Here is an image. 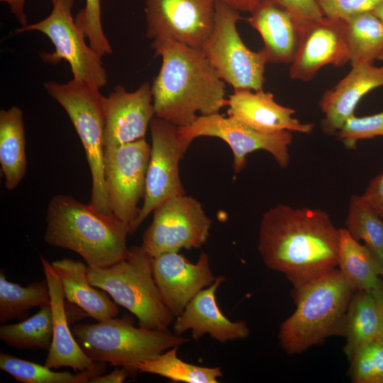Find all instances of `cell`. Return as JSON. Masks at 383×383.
Instances as JSON below:
<instances>
[{
  "instance_id": "obj_20",
  "label": "cell",
  "mask_w": 383,
  "mask_h": 383,
  "mask_svg": "<svg viewBox=\"0 0 383 383\" xmlns=\"http://www.w3.org/2000/svg\"><path fill=\"white\" fill-rule=\"evenodd\" d=\"M48 282L52 312V338L45 365L50 369L70 367L75 372L106 369L105 362H94L82 350L68 326L60 279L45 258L40 256Z\"/></svg>"
},
{
  "instance_id": "obj_12",
  "label": "cell",
  "mask_w": 383,
  "mask_h": 383,
  "mask_svg": "<svg viewBox=\"0 0 383 383\" xmlns=\"http://www.w3.org/2000/svg\"><path fill=\"white\" fill-rule=\"evenodd\" d=\"M177 132L188 148L195 138L201 136L216 137L226 142L233 154L235 174L245 169L247 155L259 150L270 153L282 168L287 167L290 162L289 146L292 133L289 131L261 133L234 118L216 113L199 115L191 124L177 127Z\"/></svg>"
},
{
  "instance_id": "obj_6",
  "label": "cell",
  "mask_w": 383,
  "mask_h": 383,
  "mask_svg": "<svg viewBox=\"0 0 383 383\" xmlns=\"http://www.w3.org/2000/svg\"><path fill=\"white\" fill-rule=\"evenodd\" d=\"M152 257L140 246L129 248L128 255L108 266H88L90 283L108 293L115 303L138 318L148 329L168 328L175 316L164 303L155 283Z\"/></svg>"
},
{
  "instance_id": "obj_2",
  "label": "cell",
  "mask_w": 383,
  "mask_h": 383,
  "mask_svg": "<svg viewBox=\"0 0 383 383\" xmlns=\"http://www.w3.org/2000/svg\"><path fill=\"white\" fill-rule=\"evenodd\" d=\"M151 47L162 59L151 85L155 117L186 126L196 113H216L228 105L226 82L201 50L163 38L153 40Z\"/></svg>"
},
{
  "instance_id": "obj_11",
  "label": "cell",
  "mask_w": 383,
  "mask_h": 383,
  "mask_svg": "<svg viewBox=\"0 0 383 383\" xmlns=\"http://www.w3.org/2000/svg\"><path fill=\"white\" fill-rule=\"evenodd\" d=\"M150 145L145 138L105 147L104 174L111 213L131 234L145 193Z\"/></svg>"
},
{
  "instance_id": "obj_29",
  "label": "cell",
  "mask_w": 383,
  "mask_h": 383,
  "mask_svg": "<svg viewBox=\"0 0 383 383\" xmlns=\"http://www.w3.org/2000/svg\"><path fill=\"white\" fill-rule=\"evenodd\" d=\"M346 230L357 240H362L374 260L383 269V220L372 209L363 195L350 197Z\"/></svg>"
},
{
  "instance_id": "obj_21",
  "label": "cell",
  "mask_w": 383,
  "mask_h": 383,
  "mask_svg": "<svg viewBox=\"0 0 383 383\" xmlns=\"http://www.w3.org/2000/svg\"><path fill=\"white\" fill-rule=\"evenodd\" d=\"M383 87V66L359 64L322 96L319 105L324 118L321 126L327 135H336L353 115L360 99L371 90Z\"/></svg>"
},
{
  "instance_id": "obj_32",
  "label": "cell",
  "mask_w": 383,
  "mask_h": 383,
  "mask_svg": "<svg viewBox=\"0 0 383 383\" xmlns=\"http://www.w3.org/2000/svg\"><path fill=\"white\" fill-rule=\"evenodd\" d=\"M0 369L21 383H85L99 374L105 369L93 371L54 372L45 365L25 360L9 354L0 353Z\"/></svg>"
},
{
  "instance_id": "obj_24",
  "label": "cell",
  "mask_w": 383,
  "mask_h": 383,
  "mask_svg": "<svg viewBox=\"0 0 383 383\" xmlns=\"http://www.w3.org/2000/svg\"><path fill=\"white\" fill-rule=\"evenodd\" d=\"M0 165L6 189H16L27 168L23 112L16 106L0 111Z\"/></svg>"
},
{
  "instance_id": "obj_14",
  "label": "cell",
  "mask_w": 383,
  "mask_h": 383,
  "mask_svg": "<svg viewBox=\"0 0 383 383\" xmlns=\"http://www.w3.org/2000/svg\"><path fill=\"white\" fill-rule=\"evenodd\" d=\"M146 37L201 50L214 24V0H145Z\"/></svg>"
},
{
  "instance_id": "obj_22",
  "label": "cell",
  "mask_w": 383,
  "mask_h": 383,
  "mask_svg": "<svg viewBox=\"0 0 383 383\" xmlns=\"http://www.w3.org/2000/svg\"><path fill=\"white\" fill-rule=\"evenodd\" d=\"M261 35V50L267 63H292L298 45L299 30L291 14L284 9L261 2L245 19Z\"/></svg>"
},
{
  "instance_id": "obj_10",
  "label": "cell",
  "mask_w": 383,
  "mask_h": 383,
  "mask_svg": "<svg viewBox=\"0 0 383 383\" xmlns=\"http://www.w3.org/2000/svg\"><path fill=\"white\" fill-rule=\"evenodd\" d=\"M152 213L141 245L152 257L183 248H199L209 238L211 219L201 204L186 194L167 199Z\"/></svg>"
},
{
  "instance_id": "obj_40",
  "label": "cell",
  "mask_w": 383,
  "mask_h": 383,
  "mask_svg": "<svg viewBox=\"0 0 383 383\" xmlns=\"http://www.w3.org/2000/svg\"><path fill=\"white\" fill-rule=\"evenodd\" d=\"M50 1L52 4L57 1V0ZM0 1L9 6L12 13L16 16L21 26L28 24L26 16L23 11L26 0H0Z\"/></svg>"
},
{
  "instance_id": "obj_13",
  "label": "cell",
  "mask_w": 383,
  "mask_h": 383,
  "mask_svg": "<svg viewBox=\"0 0 383 383\" xmlns=\"http://www.w3.org/2000/svg\"><path fill=\"white\" fill-rule=\"evenodd\" d=\"M150 156L145 193L131 234L157 206L167 199L185 194L179 177V162L189 148L179 138L177 127L154 117L150 124Z\"/></svg>"
},
{
  "instance_id": "obj_3",
  "label": "cell",
  "mask_w": 383,
  "mask_h": 383,
  "mask_svg": "<svg viewBox=\"0 0 383 383\" xmlns=\"http://www.w3.org/2000/svg\"><path fill=\"white\" fill-rule=\"evenodd\" d=\"M44 240L54 247L70 250L91 267L112 265L128 252V227L113 214L99 211L72 196L58 194L48 206Z\"/></svg>"
},
{
  "instance_id": "obj_42",
  "label": "cell",
  "mask_w": 383,
  "mask_h": 383,
  "mask_svg": "<svg viewBox=\"0 0 383 383\" xmlns=\"http://www.w3.org/2000/svg\"><path fill=\"white\" fill-rule=\"evenodd\" d=\"M378 306L380 315V330L379 339L383 341V286L377 289L372 290Z\"/></svg>"
},
{
  "instance_id": "obj_41",
  "label": "cell",
  "mask_w": 383,
  "mask_h": 383,
  "mask_svg": "<svg viewBox=\"0 0 383 383\" xmlns=\"http://www.w3.org/2000/svg\"><path fill=\"white\" fill-rule=\"evenodd\" d=\"M223 2L238 11L251 13L262 1L261 0H214Z\"/></svg>"
},
{
  "instance_id": "obj_18",
  "label": "cell",
  "mask_w": 383,
  "mask_h": 383,
  "mask_svg": "<svg viewBox=\"0 0 383 383\" xmlns=\"http://www.w3.org/2000/svg\"><path fill=\"white\" fill-rule=\"evenodd\" d=\"M226 277H216L214 282L200 291L176 317L173 332L182 335L192 331V335L197 340L206 333L219 343L245 339L250 335V329L243 321L233 322L225 316L216 302V292Z\"/></svg>"
},
{
  "instance_id": "obj_43",
  "label": "cell",
  "mask_w": 383,
  "mask_h": 383,
  "mask_svg": "<svg viewBox=\"0 0 383 383\" xmlns=\"http://www.w3.org/2000/svg\"><path fill=\"white\" fill-rule=\"evenodd\" d=\"M383 24V0H382L372 11Z\"/></svg>"
},
{
  "instance_id": "obj_33",
  "label": "cell",
  "mask_w": 383,
  "mask_h": 383,
  "mask_svg": "<svg viewBox=\"0 0 383 383\" xmlns=\"http://www.w3.org/2000/svg\"><path fill=\"white\" fill-rule=\"evenodd\" d=\"M355 383H383V341L374 340L360 348L350 360Z\"/></svg>"
},
{
  "instance_id": "obj_5",
  "label": "cell",
  "mask_w": 383,
  "mask_h": 383,
  "mask_svg": "<svg viewBox=\"0 0 383 383\" xmlns=\"http://www.w3.org/2000/svg\"><path fill=\"white\" fill-rule=\"evenodd\" d=\"M72 332L91 360L124 367L131 377L139 373L138 366L140 362L154 359L165 351L189 340L176 335L168 328L136 327L134 320L128 315L93 324H77Z\"/></svg>"
},
{
  "instance_id": "obj_39",
  "label": "cell",
  "mask_w": 383,
  "mask_h": 383,
  "mask_svg": "<svg viewBox=\"0 0 383 383\" xmlns=\"http://www.w3.org/2000/svg\"><path fill=\"white\" fill-rule=\"evenodd\" d=\"M130 377L129 372L124 367L115 369L111 373L105 375H97L91 378L89 383H121Z\"/></svg>"
},
{
  "instance_id": "obj_28",
  "label": "cell",
  "mask_w": 383,
  "mask_h": 383,
  "mask_svg": "<svg viewBox=\"0 0 383 383\" xmlns=\"http://www.w3.org/2000/svg\"><path fill=\"white\" fill-rule=\"evenodd\" d=\"M50 304L46 279L33 282L27 287L8 281L4 269L0 272V323L5 324L15 318H23L34 307Z\"/></svg>"
},
{
  "instance_id": "obj_38",
  "label": "cell",
  "mask_w": 383,
  "mask_h": 383,
  "mask_svg": "<svg viewBox=\"0 0 383 383\" xmlns=\"http://www.w3.org/2000/svg\"><path fill=\"white\" fill-rule=\"evenodd\" d=\"M362 195L383 220V172L370 180Z\"/></svg>"
},
{
  "instance_id": "obj_8",
  "label": "cell",
  "mask_w": 383,
  "mask_h": 383,
  "mask_svg": "<svg viewBox=\"0 0 383 383\" xmlns=\"http://www.w3.org/2000/svg\"><path fill=\"white\" fill-rule=\"evenodd\" d=\"M239 12L215 1L213 27L201 52L220 78L233 89L261 90L267 62L262 50L253 52L242 40L237 23L245 18Z\"/></svg>"
},
{
  "instance_id": "obj_16",
  "label": "cell",
  "mask_w": 383,
  "mask_h": 383,
  "mask_svg": "<svg viewBox=\"0 0 383 383\" xmlns=\"http://www.w3.org/2000/svg\"><path fill=\"white\" fill-rule=\"evenodd\" d=\"M152 269L162 299L175 318L216 278L211 271L209 255L204 252L196 263L179 252L162 253L152 258Z\"/></svg>"
},
{
  "instance_id": "obj_7",
  "label": "cell",
  "mask_w": 383,
  "mask_h": 383,
  "mask_svg": "<svg viewBox=\"0 0 383 383\" xmlns=\"http://www.w3.org/2000/svg\"><path fill=\"white\" fill-rule=\"evenodd\" d=\"M43 86L67 113L84 147L91 175L89 204L101 213L113 214L104 174L105 96L75 79L63 84L48 81Z\"/></svg>"
},
{
  "instance_id": "obj_35",
  "label": "cell",
  "mask_w": 383,
  "mask_h": 383,
  "mask_svg": "<svg viewBox=\"0 0 383 383\" xmlns=\"http://www.w3.org/2000/svg\"><path fill=\"white\" fill-rule=\"evenodd\" d=\"M336 135L350 150L355 149L359 140L383 136V111L362 117L353 115Z\"/></svg>"
},
{
  "instance_id": "obj_17",
  "label": "cell",
  "mask_w": 383,
  "mask_h": 383,
  "mask_svg": "<svg viewBox=\"0 0 383 383\" xmlns=\"http://www.w3.org/2000/svg\"><path fill=\"white\" fill-rule=\"evenodd\" d=\"M105 147L117 146L145 138L155 117L151 84L143 82L135 91L117 85L104 97Z\"/></svg>"
},
{
  "instance_id": "obj_4",
  "label": "cell",
  "mask_w": 383,
  "mask_h": 383,
  "mask_svg": "<svg viewBox=\"0 0 383 383\" xmlns=\"http://www.w3.org/2000/svg\"><path fill=\"white\" fill-rule=\"evenodd\" d=\"M354 289L339 269L294 287V312L280 326L279 339L289 354L301 353L332 335L345 336Z\"/></svg>"
},
{
  "instance_id": "obj_1",
  "label": "cell",
  "mask_w": 383,
  "mask_h": 383,
  "mask_svg": "<svg viewBox=\"0 0 383 383\" xmlns=\"http://www.w3.org/2000/svg\"><path fill=\"white\" fill-rule=\"evenodd\" d=\"M339 245L340 229L320 209L279 204L262 215L257 247L261 257L294 287L335 270Z\"/></svg>"
},
{
  "instance_id": "obj_25",
  "label": "cell",
  "mask_w": 383,
  "mask_h": 383,
  "mask_svg": "<svg viewBox=\"0 0 383 383\" xmlns=\"http://www.w3.org/2000/svg\"><path fill=\"white\" fill-rule=\"evenodd\" d=\"M338 267L354 291L377 289L383 286V269L365 245L340 228Z\"/></svg>"
},
{
  "instance_id": "obj_27",
  "label": "cell",
  "mask_w": 383,
  "mask_h": 383,
  "mask_svg": "<svg viewBox=\"0 0 383 383\" xmlns=\"http://www.w3.org/2000/svg\"><path fill=\"white\" fill-rule=\"evenodd\" d=\"M345 21L351 67L383 60V24L373 12L355 13Z\"/></svg>"
},
{
  "instance_id": "obj_26",
  "label": "cell",
  "mask_w": 383,
  "mask_h": 383,
  "mask_svg": "<svg viewBox=\"0 0 383 383\" xmlns=\"http://www.w3.org/2000/svg\"><path fill=\"white\" fill-rule=\"evenodd\" d=\"M380 315L372 291H355L346 315L344 352L349 360L365 344L378 340Z\"/></svg>"
},
{
  "instance_id": "obj_36",
  "label": "cell",
  "mask_w": 383,
  "mask_h": 383,
  "mask_svg": "<svg viewBox=\"0 0 383 383\" xmlns=\"http://www.w3.org/2000/svg\"><path fill=\"white\" fill-rule=\"evenodd\" d=\"M382 0H316L323 16L345 20L349 16L372 11Z\"/></svg>"
},
{
  "instance_id": "obj_19",
  "label": "cell",
  "mask_w": 383,
  "mask_h": 383,
  "mask_svg": "<svg viewBox=\"0 0 383 383\" xmlns=\"http://www.w3.org/2000/svg\"><path fill=\"white\" fill-rule=\"evenodd\" d=\"M227 106L228 116L261 133L289 131L310 135L315 126L294 118V109L279 104L272 93L263 89H234L228 96Z\"/></svg>"
},
{
  "instance_id": "obj_23",
  "label": "cell",
  "mask_w": 383,
  "mask_h": 383,
  "mask_svg": "<svg viewBox=\"0 0 383 383\" xmlns=\"http://www.w3.org/2000/svg\"><path fill=\"white\" fill-rule=\"evenodd\" d=\"M51 265L60 279L65 299L77 305L86 316L101 321L118 315L116 303L90 283L88 265L70 258L53 261Z\"/></svg>"
},
{
  "instance_id": "obj_15",
  "label": "cell",
  "mask_w": 383,
  "mask_h": 383,
  "mask_svg": "<svg viewBox=\"0 0 383 383\" xmlns=\"http://www.w3.org/2000/svg\"><path fill=\"white\" fill-rule=\"evenodd\" d=\"M297 26L299 41L289 67L291 79L307 82L326 65L342 67L349 62L345 20L323 16Z\"/></svg>"
},
{
  "instance_id": "obj_30",
  "label": "cell",
  "mask_w": 383,
  "mask_h": 383,
  "mask_svg": "<svg viewBox=\"0 0 383 383\" xmlns=\"http://www.w3.org/2000/svg\"><path fill=\"white\" fill-rule=\"evenodd\" d=\"M52 338L51 306L40 308L33 316L19 323L2 324L0 339L9 347L17 349L49 350Z\"/></svg>"
},
{
  "instance_id": "obj_37",
  "label": "cell",
  "mask_w": 383,
  "mask_h": 383,
  "mask_svg": "<svg viewBox=\"0 0 383 383\" xmlns=\"http://www.w3.org/2000/svg\"><path fill=\"white\" fill-rule=\"evenodd\" d=\"M287 10L297 26L307 20L323 16L316 0H261Z\"/></svg>"
},
{
  "instance_id": "obj_31",
  "label": "cell",
  "mask_w": 383,
  "mask_h": 383,
  "mask_svg": "<svg viewBox=\"0 0 383 383\" xmlns=\"http://www.w3.org/2000/svg\"><path fill=\"white\" fill-rule=\"evenodd\" d=\"M178 348H172L154 359L140 362L138 366L139 373L157 374L186 383H217L218 378L223 377L219 367H201L182 360L177 357Z\"/></svg>"
},
{
  "instance_id": "obj_34",
  "label": "cell",
  "mask_w": 383,
  "mask_h": 383,
  "mask_svg": "<svg viewBox=\"0 0 383 383\" xmlns=\"http://www.w3.org/2000/svg\"><path fill=\"white\" fill-rule=\"evenodd\" d=\"M101 0H86L84 9L76 16L77 25L84 31L89 45L100 55H111V45L101 24Z\"/></svg>"
},
{
  "instance_id": "obj_9",
  "label": "cell",
  "mask_w": 383,
  "mask_h": 383,
  "mask_svg": "<svg viewBox=\"0 0 383 383\" xmlns=\"http://www.w3.org/2000/svg\"><path fill=\"white\" fill-rule=\"evenodd\" d=\"M74 2V0H57L48 17L21 26L15 33L39 31L47 35L55 46V51L40 52L41 60L52 65L62 60L67 62L73 79L99 90L107 84V73L101 56L87 44L85 33L72 17Z\"/></svg>"
}]
</instances>
